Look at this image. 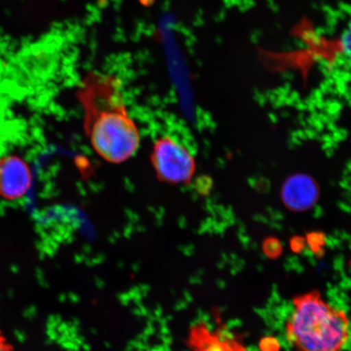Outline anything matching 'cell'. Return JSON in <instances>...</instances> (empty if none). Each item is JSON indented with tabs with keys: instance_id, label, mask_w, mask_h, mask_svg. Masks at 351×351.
I'll list each match as a JSON object with an SVG mask.
<instances>
[{
	"instance_id": "obj_1",
	"label": "cell",
	"mask_w": 351,
	"mask_h": 351,
	"mask_svg": "<svg viewBox=\"0 0 351 351\" xmlns=\"http://www.w3.org/2000/svg\"><path fill=\"white\" fill-rule=\"evenodd\" d=\"M78 99L84 110L85 134L96 154L112 164L133 156L141 138L117 79L89 74L78 91Z\"/></svg>"
},
{
	"instance_id": "obj_2",
	"label": "cell",
	"mask_w": 351,
	"mask_h": 351,
	"mask_svg": "<svg viewBox=\"0 0 351 351\" xmlns=\"http://www.w3.org/2000/svg\"><path fill=\"white\" fill-rule=\"evenodd\" d=\"M287 322V340L296 351H341L350 339V322L344 311L311 291L293 298Z\"/></svg>"
},
{
	"instance_id": "obj_3",
	"label": "cell",
	"mask_w": 351,
	"mask_h": 351,
	"mask_svg": "<svg viewBox=\"0 0 351 351\" xmlns=\"http://www.w3.org/2000/svg\"><path fill=\"white\" fill-rule=\"evenodd\" d=\"M151 162L157 178L171 185H188L196 171L194 156L170 135L162 136L154 143Z\"/></svg>"
},
{
	"instance_id": "obj_4",
	"label": "cell",
	"mask_w": 351,
	"mask_h": 351,
	"mask_svg": "<svg viewBox=\"0 0 351 351\" xmlns=\"http://www.w3.org/2000/svg\"><path fill=\"white\" fill-rule=\"evenodd\" d=\"M32 184L27 165L17 156L0 160V195L7 199H19L26 194Z\"/></svg>"
},
{
	"instance_id": "obj_5",
	"label": "cell",
	"mask_w": 351,
	"mask_h": 351,
	"mask_svg": "<svg viewBox=\"0 0 351 351\" xmlns=\"http://www.w3.org/2000/svg\"><path fill=\"white\" fill-rule=\"evenodd\" d=\"M319 196L317 182L309 176L293 175L285 182L282 197L289 209L301 212L308 209L315 204Z\"/></svg>"
},
{
	"instance_id": "obj_6",
	"label": "cell",
	"mask_w": 351,
	"mask_h": 351,
	"mask_svg": "<svg viewBox=\"0 0 351 351\" xmlns=\"http://www.w3.org/2000/svg\"><path fill=\"white\" fill-rule=\"evenodd\" d=\"M188 339L192 351H245L239 344L215 332L204 323L196 324Z\"/></svg>"
},
{
	"instance_id": "obj_7",
	"label": "cell",
	"mask_w": 351,
	"mask_h": 351,
	"mask_svg": "<svg viewBox=\"0 0 351 351\" xmlns=\"http://www.w3.org/2000/svg\"><path fill=\"white\" fill-rule=\"evenodd\" d=\"M319 47H313V52L315 56H320L322 58L330 59L332 56L335 58L351 60V21L342 29L339 36L329 40L319 39ZM324 59V60H326Z\"/></svg>"
},
{
	"instance_id": "obj_8",
	"label": "cell",
	"mask_w": 351,
	"mask_h": 351,
	"mask_svg": "<svg viewBox=\"0 0 351 351\" xmlns=\"http://www.w3.org/2000/svg\"><path fill=\"white\" fill-rule=\"evenodd\" d=\"M265 249L269 256H278L280 253V245L278 241L269 239L266 241Z\"/></svg>"
},
{
	"instance_id": "obj_9",
	"label": "cell",
	"mask_w": 351,
	"mask_h": 351,
	"mask_svg": "<svg viewBox=\"0 0 351 351\" xmlns=\"http://www.w3.org/2000/svg\"><path fill=\"white\" fill-rule=\"evenodd\" d=\"M0 351H13L12 345L0 331Z\"/></svg>"
}]
</instances>
